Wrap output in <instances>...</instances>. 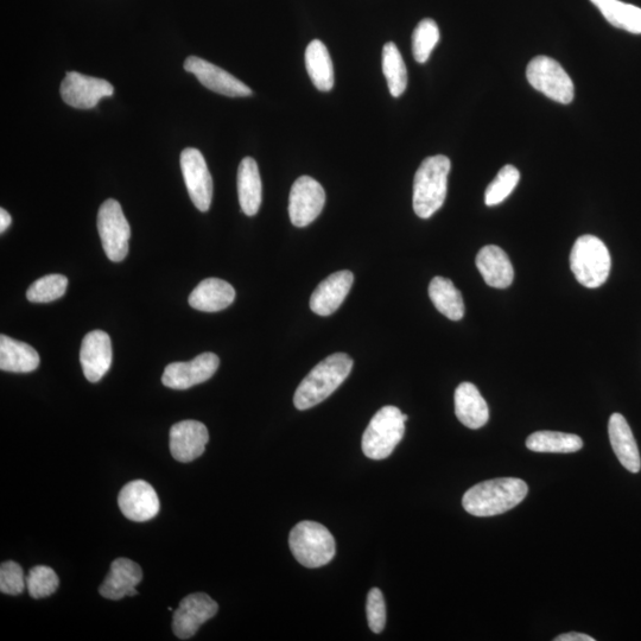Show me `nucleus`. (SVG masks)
Listing matches in <instances>:
<instances>
[{
	"mask_svg": "<svg viewBox=\"0 0 641 641\" xmlns=\"http://www.w3.org/2000/svg\"><path fill=\"white\" fill-rule=\"evenodd\" d=\"M529 487L518 478L481 482L463 495L462 505L475 517H492L514 509L528 495Z\"/></svg>",
	"mask_w": 641,
	"mask_h": 641,
	"instance_id": "nucleus-1",
	"label": "nucleus"
},
{
	"mask_svg": "<svg viewBox=\"0 0 641 641\" xmlns=\"http://www.w3.org/2000/svg\"><path fill=\"white\" fill-rule=\"evenodd\" d=\"M353 368V359L346 353H335L317 364L297 387L294 404L308 410L326 401L345 382Z\"/></svg>",
	"mask_w": 641,
	"mask_h": 641,
	"instance_id": "nucleus-2",
	"label": "nucleus"
},
{
	"mask_svg": "<svg viewBox=\"0 0 641 641\" xmlns=\"http://www.w3.org/2000/svg\"><path fill=\"white\" fill-rule=\"evenodd\" d=\"M452 163L447 156L425 158L414 180V211L417 217L429 219L439 211L447 198L448 175Z\"/></svg>",
	"mask_w": 641,
	"mask_h": 641,
	"instance_id": "nucleus-3",
	"label": "nucleus"
},
{
	"mask_svg": "<svg viewBox=\"0 0 641 641\" xmlns=\"http://www.w3.org/2000/svg\"><path fill=\"white\" fill-rule=\"evenodd\" d=\"M611 266V255L604 241L590 234L575 241L570 255V268L576 281L583 287L596 289L604 285Z\"/></svg>",
	"mask_w": 641,
	"mask_h": 641,
	"instance_id": "nucleus-4",
	"label": "nucleus"
},
{
	"mask_svg": "<svg viewBox=\"0 0 641 641\" xmlns=\"http://www.w3.org/2000/svg\"><path fill=\"white\" fill-rule=\"evenodd\" d=\"M289 547L296 561L303 567L315 569L326 566L336 552L332 533L320 523H298L289 536Z\"/></svg>",
	"mask_w": 641,
	"mask_h": 641,
	"instance_id": "nucleus-5",
	"label": "nucleus"
},
{
	"mask_svg": "<svg viewBox=\"0 0 641 641\" xmlns=\"http://www.w3.org/2000/svg\"><path fill=\"white\" fill-rule=\"evenodd\" d=\"M408 416L396 406L387 405L373 416L363 436V452L368 459L389 458L405 434Z\"/></svg>",
	"mask_w": 641,
	"mask_h": 641,
	"instance_id": "nucleus-6",
	"label": "nucleus"
},
{
	"mask_svg": "<svg viewBox=\"0 0 641 641\" xmlns=\"http://www.w3.org/2000/svg\"><path fill=\"white\" fill-rule=\"evenodd\" d=\"M526 78L533 88L563 105L574 99L575 87L564 68L548 56H537L526 68Z\"/></svg>",
	"mask_w": 641,
	"mask_h": 641,
	"instance_id": "nucleus-7",
	"label": "nucleus"
},
{
	"mask_svg": "<svg viewBox=\"0 0 641 641\" xmlns=\"http://www.w3.org/2000/svg\"><path fill=\"white\" fill-rule=\"evenodd\" d=\"M98 231L107 258L123 262L129 253L131 228L122 206L116 200H106L98 213Z\"/></svg>",
	"mask_w": 641,
	"mask_h": 641,
	"instance_id": "nucleus-8",
	"label": "nucleus"
},
{
	"mask_svg": "<svg viewBox=\"0 0 641 641\" xmlns=\"http://www.w3.org/2000/svg\"><path fill=\"white\" fill-rule=\"evenodd\" d=\"M181 169L188 194L200 212H207L213 200V179L205 157L195 148L182 151Z\"/></svg>",
	"mask_w": 641,
	"mask_h": 641,
	"instance_id": "nucleus-9",
	"label": "nucleus"
},
{
	"mask_svg": "<svg viewBox=\"0 0 641 641\" xmlns=\"http://www.w3.org/2000/svg\"><path fill=\"white\" fill-rule=\"evenodd\" d=\"M326 203L325 189L310 176H301L291 188L290 220L296 227H307L319 217Z\"/></svg>",
	"mask_w": 641,
	"mask_h": 641,
	"instance_id": "nucleus-10",
	"label": "nucleus"
},
{
	"mask_svg": "<svg viewBox=\"0 0 641 641\" xmlns=\"http://www.w3.org/2000/svg\"><path fill=\"white\" fill-rule=\"evenodd\" d=\"M63 101L74 109L90 110L105 97H112L114 88L109 81L93 76L68 72L61 84Z\"/></svg>",
	"mask_w": 641,
	"mask_h": 641,
	"instance_id": "nucleus-11",
	"label": "nucleus"
},
{
	"mask_svg": "<svg viewBox=\"0 0 641 641\" xmlns=\"http://www.w3.org/2000/svg\"><path fill=\"white\" fill-rule=\"evenodd\" d=\"M219 606L211 596L196 593L180 602L174 612L173 631L177 638L187 640L195 636L200 627L217 615Z\"/></svg>",
	"mask_w": 641,
	"mask_h": 641,
	"instance_id": "nucleus-12",
	"label": "nucleus"
},
{
	"mask_svg": "<svg viewBox=\"0 0 641 641\" xmlns=\"http://www.w3.org/2000/svg\"><path fill=\"white\" fill-rule=\"evenodd\" d=\"M219 365L217 354L203 353L188 363H173L165 367L162 383L169 389L188 390L211 379Z\"/></svg>",
	"mask_w": 641,
	"mask_h": 641,
	"instance_id": "nucleus-13",
	"label": "nucleus"
},
{
	"mask_svg": "<svg viewBox=\"0 0 641 641\" xmlns=\"http://www.w3.org/2000/svg\"><path fill=\"white\" fill-rule=\"evenodd\" d=\"M184 69L199 79L201 84L215 93L226 97H250L252 90L224 69L213 63L200 59L198 56H189L184 61Z\"/></svg>",
	"mask_w": 641,
	"mask_h": 641,
	"instance_id": "nucleus-14",
	"label": "nucleus"
},
{
	"mask_svg": "<svg viewBox=\"0 0 641 641\" xmlns=\"http://www.w3.org/2000/svg\"><path fill=\"white\" fill-rule=\"evenodd\" d=\"M118 504L124 516L132 522L144 523L154 519L160 512V499L149 482H129L120 491Z\"/></svg>",
	"mask_w": 641,
	"mask_h": 641,
	"instance_id": "nucleus-15",
	"label": "nucleus"
},
{
	"mask_svg": "<svg viewBox=\"0 0 641 641\" xmlns=\"http://www.w3.org/2000/svg\"><path fill=\"white\" fill-rule=\"evenodd\" d=\"M80 363L88 382H100L112 365L110 335L104 330H93L88 333L82 340Z\"/></svg>",
	"mask_w": 641,
	"mask_h": 641,
	"instance_id": "nucleus-16",
	"label": "nucleus"
},
{
	"mask_svg": "<svg viewBox=\"0 0 641 641\" xmlns=\"http://www.w3.org/2000/svg\"><path fill=\"white\" fill-rule=\"evenodd\" d=\"M169 436L171 455L176 461L183 463L200 458L209 441L206 425L192 420L174 424Z\"/></svg>",
	"mask_w": 641,
	"mask_h": 641,
	"instance_id": "nucleus-17",
	"label": "nucleus"
},
{
	"mask_svg": "<svg viewBox=\"0 0 641 641\" xmlns=\"http://www.w3.org/2000/svg\"><path fill=\"white\" fill-rule=\"evenodd\" d=\"M354 276L351 271H339L319 284L310 298V309L320 316H329L344 303L351 291Z\"/></svg>",
	"mask_w": 641,
	"mask_h": 641,
	"instance_id": "nucleus-18",
	"label": "nucleus"
},
{
	"mask_svg": "<svg viewBox=\"0 0 641 641\" xmlns=\"http://www.w3.org/2000/svg\"><path fill=\"white\" fill-rule=\"evenodd\" d=\"M143 579L142 568L128 558H118L111 564L110 574L107 575L99 593L109 600H122L125 596H136V587Z\"/></svg>",
	"mask_w": 641,
	"mask_h": 641,
	"instance_id": "nucleus-19",
	"label": "nucleus"
},
{
	"mask_svg": "<svg viewBox=\"0 0 641 641\" xmlns=\"http://www.w3.org/2000/svg\"><path fill=\"white\" fill-rule=\"evenodd\" d=\"M475 262L482 278L490 287L506 289L513 283L514 270L511 260L500 247L495 245L482 247Z\"/></svg>",
	"mask_w": 641,
	"mask_h": 641,
	"instance_id": "nucleus-20",
	"label": "nucleus"
},
{
	"mask_svg": "<svg viewBox=\"0 0 641 641\" xmlns=\"http://www.w3.org/2000/svg\"><path fill=\"white\" fill-rule=\"evenodd\" d=\"M236 300V290L219 278H207L190 294V307L205 313H217L231 306Z\"/></svg>",
	"mask_w": 641,
	"mask_h": 641,
	"instance_id": "nucleus-21",
	"label": "nucleus"
},
{
	"mask_svg": "<svg viewBox=\"0 0 641 641\" xmlns=\"http://www.w3.org/2000/svg\"><path fill=\"white\" fill-rule=\"evenodd\" d=\"M455 414L459 421L469 429H480L490 418L488 405L478 387L472 383H462L455 391Z\"/></svg>",
	"mask_w": 641,
	"mask_h": 641,
	"instance_id": "nucleus-22",
	"label": "nucleus"
},
{
	"mask_svg": "<svg viewBox=\"0 0 641 641\" xmlns=\"http://www.w3.org/2000/svg\"><path fill=\"white\" fill-rule=\"evenodd\" d=\"M609 440L615 455L628 472L639 473L641 459L636 439H634L630 425L625 417L620 414H613L608 423Z\"/></svg>",
	"mask_w": 641,
	"mask_h": 641,
	"instance_id": "nucleus-23",
	"label": "nucleus"
},
{
	"mask_svg": "<svg viewBox=\"0 0 641 641\" xmlns=\"http://www.w3.org/2000/svg\"><path fill=\"white\" fill-rule=\"evenodd\" d=\"M237 183L241 211L247 217H255L262 205L263 186L258 164L252 157H246L241 161Z\"/></svg>",
	"mask_w": 641,
	"mask_h": 641,
	"instance_id": "nucleus-24",
	"label": "nucleus"
},
{
	"mask_svg": "<svg viewBox=\"0 0 641 641\" xmlns=\"http://www.w3.org/2000/svg\"><path fill=\"white\" fill-rule=\"evenodd\" d=\"M40 355L25 342L0 336V370L14 373H30L40 366Z\"/></svg>",
	"mask_w": 641,
	"mask_h": 641,
	"instance_id": "nucleus-25",
	"label": "nucleus"
},
{
	"mask_svg": "<svg viewBox=\"0 0 641 641\" xmlns=\"http://www.w3.org/2000/svg\"><path fill=\"white\" fill-rule=\"evenodd\" d=\"M307 72L317 90L332 91L334 87V67L332 57L325 44L320 40L309 43L306 50Z\"/></svg>",
	"mask_w": 641,
	"mask_h": 641,
	"instance_id": "nucleus-26",
	"label": "nucleus"
},
{
	"mask_svg": "<svg viewBox=\"0 0 641 641\" xmlns=\"http://www.w3.org/2000/svg\"><path fill=\"white\" fill-rule=\"evenodd\" d=\"M429 296L437 310L452 321L465 316V302L454 283L448 278L435 277L429 285Z\"/></svg>",
	"mask_w": 641,
	"mask_h": 641,
	"instance_id": "nucleus-27",
	"label": "nucleus"
},
{
	"mask_svg": "<svg viewBox=\"0 0 641 641\" xmlns=\"http://www.w3.org/2000/svg\"><path fill=\"white\" fill-rule=\"evenodd\" d=\"M526 447L531 452L551 454H571L583 447L580 436L558 433V431H537L526 440Z\"/></svg>",
	"mask_w": 641,
	"mask_h": 641,
	"instance_id": "nucleus-28",
	"label": "nucleus"
},
{
	"mask_svg": "<svg viewBox=\"0 0 641 641\" xmlns=\"http://www.w3.org/2000/svg\"><path fill=\"white\" fill-rule=\"evenodd\" d=\"M613 27L641 34V9L620 0H590Z\"/></svg>",
	"mask_w": 641,
	"mask_h": 641,
	"instance_id": "nucleus-29",
	"label": "nucleus"
},
{
	"mask_svg": "<svg viewBox=\"0 0 641 641\" xmlns=\"http://www.w3.org/2000/svg\"><path fill=\"white\" fill-rule=\"evenodd\" d=\"M383 72L392 97H401L408 87V72L403 56L393 42L386 43L383 48Z\"/></svg>",
	"mask_w": 641,
	"mask_h": 641,
	"instance_id": "nucleus-30",
	"label": "nucleus"
},
{
	"mask_svg": "<svg viewBox=\"0 0 641 641\" xmlns=\"http://www.w3.org/2000/svg\"><path fill=\"white\" fill-rule=\"evenodd\" d=\"M440 41V29L433 19H423L412 35V53L418 63L429 60L431 53Z\"/></svg>",
	"mask_w": 641,
	"mask_h": 641,
	"instance_id": "nucleus-31",
	"label": "nucleus"
},
{
	"mask_svg": "<svg viewBox=\"0 0 641 641\" xmlns=\"http://www.w3.org/2000/svg\"><path fill=\"white\" fill-rule=\"evenodd\" d=\"M68 278L62 275H48L30 285L27 291L28 301L33 303H49L65 296Z\"/></svg>",
	"mask_w": 641,
	"mask_h": 641,
	"instance_id": "nucleus-32",
	"label": "nucleus"
},
{
	"mask_svg": "<svg viewBox=\"0 0 641 641\" xmlns=\"http://www.w3.org/2000/svg\"><path fill=\"white\" fill-rule=\"evenodd\" d=\"M520 180V173L513 165H505L501 168L497 177L487 187L485 193V203L488 207L497 206L505 201L516 189Z\"/></svg>",
	"mask_w": 641,
	"mask_h": 641,
	"instance_id": "nucleus-33",
	"label": "nucleus"
},
{
	"mask_svg": "<svg viewBox=\"0 0 641 641\" xmlns=\"http://www.w3.org/2000/svg\"><path fill=\"white\" fill-rule=\"evenodd\" d=\"M60 580L52 568L38 566L30 570L27 577V589L34 599L48 598L59 588Z\"/></svg>",
	"mask_w": 641,
	"mask_h": 641,
	"instance_id": "nucleus-34",
	"label": "nucleus"
},
{
	"mask_svg": "<svg viewBox=\"0 0 641 641\" xmlns=\"http://www.w3.org/2000/svg\"><path fill=\"white\" fill-rule=\"evenodd\" d=\"M27 587V580L21 566L14 561L4 562L0 567V592L6 595H19Z\"/></svg>",
	"mask_w": 641,
	"mask_h": 641,
	"instance_id": "nucleus-35",
	"label": "nucleus"
},
{
	"mask_svg": "<svg viewBox=\"0 0 641 641\" xmlns=\"http://www.w3.org/2000/svg\"><path fill=\"white\" fill-rule=\"evenodd\" d=\"M368 626L374 633H382L386 625V604L382 590L373 588L367 596Z\"/></svg>",
	"mask_w": 641,
	"mask_h": 641,
	"instance_id": "nucleus-36",
	"label": "nucleus"
},
{
	"mask_svg": "<svg viewBox=\"0 0 641 641\" xmlns=\"http://www.w3.org/2000/svg\"><path fill=\"white\" fill-rule=\"evenodd\" d=\"M555 641H595L594 638L587 636V634L571 632L567 634H561L554 639Z\"/></svg>",
	"mask_w": 641,
	"mask_h": 641,
	"instance_id": "nucleus-37",
	"label": "nucleus"
},
{
	"mask_svg": "<svg viewBox=\"0 0 641 641\" xmlns=\"http://www.w3.org/2000/svg\"><path fill=\"white\" fill-rule=\"evenodd\" d=\"M12 222L11 215L4 208L0 209V232L4 233Z\"/></svg>",
	"mask_w": 641,
	"mask_h": 641,
	"instance_id": "nucleus-38",
	"label": "nucleus"
}]
</instances>
